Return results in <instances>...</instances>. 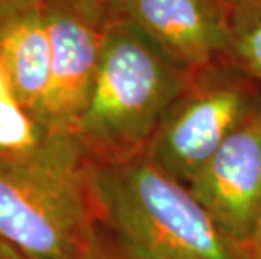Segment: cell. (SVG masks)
<instances>
[{
    "instance_id": "3957f363",
    "label": "cell",
    "mask_w": 261,
    "mask_h": 259,
    "mask_svg": "<svg viewBox=\"0 0 261 259\" xmlns=\"http://www.w3.org/2000/svg\"><path fill=\"white\" fill-rule=\"evenodd\" d=\"M189 74L130 24L110 20L90 100L74 128L86 157L112 165L145 155Z\"/></svg>"
},
{
    "instance_id": "6da1fadb",
    "label": "cell",
    "mask_w": 261,
    "mask_h": 259,
    "mask_svg": "<svg viewBox=\"0 0 261 259\" xmlns=\"http://www.w3.org/2000/svg\"><path fill=\"white\" fill-rule=\"evenodd\" d=\"M101 236L91 160L74 135L0 155V239L27 259H85Z\"/></svg>"
},
{
    "instance_id": "9a60e30c",
    "label": "cell",
    "mask_w": 261,
    "mask_h": 259,
    "mask_svg": "<svg viewBox=\"0 0 261 259\" xmlns=\"http://www.w3.org/2000/svg\"><path fill=\"white\" fill-rule=\"evenodd\" d=\"M0 259H27L24 254H20L17 249H14L12 246L2 242L0 244Z\"/></svg>"
},
{
    "instance_id": "4fadbf2b",
    "label": "cell",
    "mask_w": 261,
    "mask_h": 259,
    "mask_svg": "<svg viewBox=\"0 0 261 259\" xmlns=\"http://www.w3.org/2000/svg\"><path fill=\"white\" fill-rule=\"evenodd\" d=\"M223 2L232 10V14L246 12V10L261 7V0H223Z\"/></svg>"
},
{
    "instance_id": "277c9868",
    "label": "cell",
    "mask_w": 261,
    "mask_h": 259,
    "mask_svg": "<svg viewBox=\"0 0 261 259\" xmlns=\"http://www.w3.org/2000/svg\"><path fill=\"white\" fill-rule=\"evenodd\" d=\"M261 108V84L231 61L189 74L145 157L189 184L216 150Z\"/></svg>"
},
{
    "instance_id": "52a82bcc",
    "label": "cell",
    "mask_w": 261,
    "mask_h": 259,
    "mask_svg": "<svg viewBox=\"0 0 261 259\" xmlns=\"http://www.w3.org/2000/svg\"><path fill=\"white\" fill-rule=\"evenodd\" d=\"M42 10L51 41L46 130L74 135L98 74L108 20L68 4H49Z\"/></svg>"
},
{
    "instance_id": "7a4b0ae2",
    "label": "cell",
    "mask_w": 261,
    "mask_h": 259,
    "mask_svg": "<svg viewBox=\"0 0 261 259\" xmlns=\"http://www.w3.org/2000/svg\"><path fill=\"white\" fill-rule=\"evenodd\" d=\"M91 190L101 229L143 259H248L189 185L145 155L91 162Z\"/></svg>"
},
{
    "instance_id": "30bf717a",
    "label": "cell",
    "mask_w": 261,
    "mask_h": 259,
    "mask_svg": "<svg viewBox=\"0 0 261 259\" xmlns=\"http://www.w3.org/2000/svg\"><path fill=\"white\" fill-rule=\"evenodd\" d=\"M229 61L261 84V7L234 14Z\"/></svg>"
},
{
    "instance_id": "5bb4252c",
    "label": "cell",
    "mask_w": 261,
    "mask_h": 259,
    "mask_svg": "<svg viewBox=\"0 0 261 259\" xmlns=\"http://www.w3.org/2000/svg\"><path fill=\"white\" fill-rule=\"evenodd\" d=\"M246 257L248 259H261V225H259L256 236H254V239L251 241V244L248 246Z\"/></svg>"
},
{
    "instance_id": "2e32d148",
    "label": "cell",
    "mask_w": 261,
    "mask_h": 259,
    "mask_svg": "<svg viewBox=\"0 0 261 259\" xmlns=\"http://www.w3.org/2000/svg\"><path fill=\"white\" fill-rule=\"evenodd\" d=\"M2 242H4V241H2V239H0V244H2Z\"/></svg>"
},
{
    "instance_id": "8992f818",
    "label": "cell",
    "mask_w": 261,
    "mask_h": 259,
    "mask_svg": "<svg viewBox=\"0 0 261 259\" xmlns=\"http://www.w3.org/2000/svg\"><path fill=\"white\" fill-rule=\"evenodd\" d=\"M187 185L227 238L248 249L261 225V108Z\"/></svg>"
},
{
    "instance_id": "9c48e42d",
    "label": "cell",
    "mask_w": 261,
    "mask_h": 259,
    "mask_svg": "<svg viewBox=\"0 0 261 259\" xmlns=\"http://www.w3.org/2000/svg\"><path fill=\"white\" fill-rule=\"evenodd\" d=\"M51 131L22 106L0 66V155L19 157L37 150Z\"/></svg>"
},
{
    "instance_id": "8fae6325",
    "label": "cell",
    "mask_w": 261,
    "mask_h": 259,
    "mask_svg": "<svg viewBox=\"0 0 261 259\" xmlns=\"http://www.w3.org/2000/svg\"><path fill=\"white\" fill-rule=\"evenodd\" d=\"M49 4H68L108 22L113 20L115 0H0V19L20 10L44 9Z\"/></svg>"
},
{
    "instance_id": "ba28073f",
    "label": "cell",
    "mask_w": 261,
    "mask_h": 259,
    "mask_svg": "<svg viewBox=\"0 0 261 259\" xmlns=\"http://www.w3.org/2000/svg\"><path fill=\"white\" fill-rule=\"evenodd\" d=\"M0 66L27 111L46 128L51 88V41L42 9L0 19Z\"/></svg>"
},
{
    "instance_id": "5b68a950",
    "label": "cell",
    "mask_w": 261,
    "mask_h": 259,
    "mask_svg": "<svg viewBox=\"0 0 261 259\" xmlns=\"http://www.w3.org/2000/svg\"><path fill=\"white\" fill-rule=\"evenodd\" d=\"M232 10L223 0H115L113 19L130 24L186 73L229 61Z\"/></svg>"
},
{
    "instance_id": "7c38bea8",
    "label": "cell",
    "mask_w": 261,
    "mask_h": 259,
    "mask_svg": "<svg viewBox=\"0 0 261 259\" xmlns=\"http://www.w3.org/2000/svg\"><path fill=\"white\" fill-rule=\"evenodd\" d=\"M85 259H143L137 252L130 251L128 247L121 246L118 241H115L112 236H105L101 233L96 246Z\"/></svg>"
}]
</instances>
